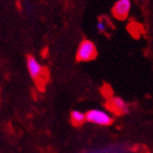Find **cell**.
<instances>
[{
  "label": "cell",
  "mask_w": 153,
  "mask_h": 153,
  "mask_svg": "<svg viewBox=\"0 0 153 153\" xmlns=\"http://www.w3.org/2000/svg\"><path fill=\"white\" fill-rule=\"evenodd\" d=\"M86 120L100 126H108L113 123V117L109 113L102 109H91L85 114Z\"/></svg>",
  "instance_id": "cell-1"
},
{
  "label": "cell",
  "mask_w": 153,
  "mask_h": 153,
  "mask_svg": "<svg viewBox=\"0 0 153 153\" xmlns=\"http://www.w3.org/2000/svg\"><path fill=\"white\" fill-rule=\"evenodd\" d=\"M96 47L91 41H83L78 47L76 59L79 61H90L96 57Z\"/></svg>",
  "instance_id": "cell-2"
},
{
  "label": "cell",
  "mask_w": 153,
  "mask_h": 153,
  "mask_svg": "<svg viewBox=\"0 0 153 153\" xmlns=\"http://www.w3.org/2000/svg\"><path fill=\"white\" fill-rule=\"evenodd\" d=\"M26 66L30 74L34 80H43V76H46L44 67L33 56H29L26 58Z\"/></svg>",
  "instance_id": "cell-3"
},
{
  "label": "cell",
  "mask_w": 153,
  "mask_h": 153,
  "mask_svg": "<svg viewBox=\"0 0 153 153\" xmlns=\"http://www.w3.org/2000/svg\"><path fill=\"white\" fill-rule=\"evenodd\" d=\"M131 10L130 0H118L113 7V16L119 20L126 19Z\"/></svg>",
  "instance_id": "cell-4"
},
{
  "label": "cell",
  "mask_w": 153,
  "mask_h": 153,
  "mask_svg": "<svg viewBox=\"0 0 153 153\" xmlns=\"http://www.w3.org/2000/svg\"><path fill=\"white\" fill-rule=\"evenodd\" d=\"M83 153H131V151L129 149V147L126 146V144L117 143L109 144V146H105V147L85 151V152Z\"/></svg>",
  "instance_id": "cell-5"
},
{
  "label": "cell",
  "mask_w": 153,
  "mask_h": 153,
  "mask_svg": "<svg viewBox=\"0 0 153 153\" xmlns=\"http://www.w3.org/2000/svg\"><path fill=\"white\" fill-rule=\"evenodd\" d=\"M108 107L112 112L118 115H123L129 112V106L121 97H112L108 102Z\"/></svg>",
  "instance_id": "cell-6"
},
{
  "label": "cell",
  "mask_w": 153,
  "mask_h": 153,
  "mask_svg": "<svg viewBox=\"0 0 153 153\" xmlns=\"http://www.w3.org/2000/svg\"><path fill=\"white\" fill-rule=\"evenodd\" d=\"M70 119H71V123L74 125L80 126V125H82L83 123L86 120V116H85V114H83L82 112L74 111V112H71V114H70Z\"/></svg>",
  "instance_id": "cell-7"
},
{
  "label": "cell",
  "mask_w": 153,
  "mask_h": 153,
  "mask_svg": "<svg viewBox=\"0 0 153 153\" xmlns=\"http://www.w3.org/2000/svg\"><path fill=\"white\" fill-rule=\"evenodd\" d=\"M96 27H97V30H99L100 32H104L107 29V25H106L105 21H99L97 24H96Z\"/></svg>",
  "instance_id": "cell-8"
}]
</instances>
